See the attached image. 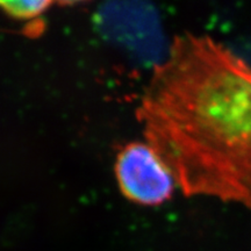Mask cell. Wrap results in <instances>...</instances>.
I'll use <instances>...</instances> for the list:
<instances>
[{"instance_id":"6da1fadb","label":"cell","mask_w":251,"mask_h":251,"mask_svg":"<svg viewBox=\"0 0 251 251\" xmlns=\"http://www.w3.org/2000/svg\"><path fill=\"white\" fill-rule=\"evenodd\" d=\"M136 118L185 196L251 209V67L243 58L205 34L176 36Z\"/></svg>"},{"instance_id":"7a4b0ae2","label":"cell","mask_w":251,"mask_h":251,"mask_svg":"<svg viewBox=\"0 0 251 251\" xmlns=\"http://www.w3.org/2000/svg\"><path fill=\"white\" fill-rule=\"evenodd\" d=\"M99 33L142 63L153 62L161 51L155 11L144 2H106L94 15Z\"/></svg>"},{"instance_id":"3957f363","label":"cell","mask_w":251,"mask_h":251,"mask_svg":"<svg viewBox=\"0 0 251 251\" xmlns=\"http://www.w3.org/2000/svg\"><path fill=\"white\" fill-rule=\"evenodd\" d=\"M114 172L122 196L136 205L159 206L174 194V177L147 142L122 147Z\"/></svg>"},{"instance_id":"277c9868","label":"cell","mask_w":251,"mask_h":251,"mask_svg":"<svg viewBox=\"0 0 251 251\" xmlns=\"http://www.w3.org/2000/svg\"><path fill=\"white\" fill-rule=\"evenodd\" d=\"M54 5L52 1H0V9L8 18L18 21H34Z\"/></svg>"}]
</instances>
